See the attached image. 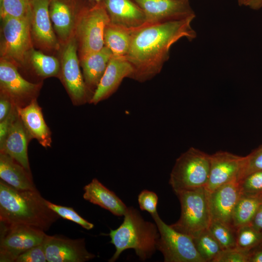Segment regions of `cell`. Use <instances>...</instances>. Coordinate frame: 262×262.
I'll list each match as a JSON object with an SVG mask.
<instances>
[{"label": "cell", "instance_id": "d6986e66", "mask_svg": "<svg viewBox=\"0 0 262 262\" xmlns=\"http://www.w3.org/2000/svg\"><path fill=\"white\" fill-rule=\"evenodd\" d=\"M102 2L113 24L134 30L146 24L144 11L132 0H102Z\"/></svg>", "mask_w": 262, "mask_h": 262}, {"label": "cell", "instance_id": "ab89813d", "mask_svg": "<svg viewBox=\"0 0 262 262\" xmlns=\"http://www.w3.org/2000/svg\"><path fill=\"white\" fill-rule=\"evenodd\" d=\"M250 225L262 233V203L258 209Z\"/></svg>", "mask_w": 262, "mask_h": 262}, {"label": "cell", "instance_id": "7a4b0ae2", "mask_svg": "<svg viewBox=\"0 0 262 262\" xmlns=\"http://www.w3.org/2000/svg\"><path fill=\"white\" fill-rule=\"evenodd\" d=\"M59 217L37 189L18 190L0 180L1 223L24 225L45 231Z\"/></svg>", "mask_w": 262, "mask_h": 262}, {"label": "cell", "instance_id": "b9f144b4", "mask_svg": "<svg viewBox=\"0 0 262 262\" xmlns=\"http://www.w3.org/2000/svg\"><path fill=\"white\" fill-rule=\"evenodd\" d=\"M249 262H262V249L251 253Z\"/></svg>", "mask_w": 262, "mask_h": 262}, {"label": "cell", "instance_id": "cb8c5ba5", "mask_svg": "<svg viewBox=\"0 0 262 262\" xmlns=\"http://www.w3.org/2000/svg\"><path fill=\"white\" fill-rule=\"evenodd\" d=\"M0 178L14 188L21 190L37 189L31 173L7 154L0 153Z\"/></svg>", "mask_w": 262, "mask_h": 262}, {"label": "cell", "instance_id": "1f68e13d", "mask_svg": "<svg viewBox=\"0 0 262 262\" xmlns=\"http://www.w3.org/2000/svg\"><path fill=\"white\" fill-rule=\"evenodd\" d=\"M46 203L48 206L60 217L77 223L87 230L94 228L93 224L81 216L72 208L55 204L47 200Z\"/></svg>", "mask_w": 262, "mask_h": 262}, {"label": "cell", "instance_id": "52a82bcc", "mask_svg": "<svg viewBox=\"0 0 262 262\" xmlns=\"http://www.w3.org/2000/svg\"><path fill=\"white\" fill-rule=\"evenodd\" d=\"M1 19L0 58L17 66L24 67L33 49L30 15L22 18L7 16Z\"/></svg>", "mask_w": 262, "mask_h": 262}, {"label": "cell", "instance_id": "4dcf8cb0", "mask_svg": "<svg viewBox=\"0 0 262 262\" xmlns=\"http://www.w3.org/2000/svg\"><path fill=\"white\" fill-rule=\"evenodd\" d=\"M31 0H0V18H22L30 15Z\"/></svg>", "mask_w": 262, "mask_h": 262}, {"label": "cell", "instance_id": "484cf974", "mask_svg": "<svg viewBox=\"0 0 262 262\" xmlns=\"http://www.w3.org/2000/svg\"><path fill=\"white\" fill-rule=\"evenodd\" d=\"M262 203V195L241 193L233 213V227L236 229L240 227L250 225Z\"/></svg>", "mask_w": 262, "mask_h": 262}, {"label": "cell", "instance_id": "9c48e42d", "mask_svg": "<svg viewBox=\"0 0 262 262\" xmlns=\"http://www.w3.org/2000/svg\"><path fill=\"white\" fill-rule=\"evenodd\" d=\"M62 46L60 74L64 85L74 104L89 102L91 97L80 70L78 44L75 35Z\"/></svg>", "mask_w": 262, "mask_h": 262}, {"label": "cell", "instance_id": "ba28073f", "mask_svg": "<svg viewBox=\"0 0 262 262\" xmlns=\"http://www.w3.org/2000/svg\"><path fill=\"white\" fill-rule=\"evenodd\" d=\"M151 216L160 234L157 249L163 255L164 262H205L197 252L192 237L166 224L158 213Z\"/></svg>", "mask_w": 262, "mask_h": 262}, {"label": "cell", "instance_id": "f546056e", "mask_svg": "<svg viewBox=\"0 0 262 262\" xmlns=\"http://www.w3.org/2000/svg\"><path fill=\"white\" fill-rule=\"evenodd\" d=\"M236 247L244 250H250L262 242V233L250 224L236 229Z\"/></svg>", "mask_w": 262, "mask_h": 262}, {"label": "cell", "instance_id": "5bb4252c", "mask_svg": "<svg viewBox=\"0 0 262 262\" xmlns=\"http://www.w3.org/2000/svg\"><path fill=\"white\" fill-rule=\"evenodd\" d=\"M144 11L146 24L196 17L189 0H132Z\"/></svg>", "mask_w": 262, "mask_h": 262}, {"label": "cell", "instance_id": "4316f807", "mask_svg": "<svg viewBox=\"0 0 262 262\" xmlns=\"http://www.w3.org/2000/svg\"><path fill=\"white\" fill-rule=\"evenodd\" d=\"M28 62L40 77L48 78L57 76L60 74L61 64L58 59L33 48L28 55Z\"/></svg>", "mask_w": 262, "mask_h": 262}, {"label": "cell", "instance_id": "8fae6325", "mask_svg": "<svg viewBox=\"0 0 262 262\" xmlns=\"http://www.w3.org/2000/svg\"><path fill=\"white\" fill-rule=\"evenodd\" d=\"M0 86L1 94L9 98L15 105L24 106V103L36 98L41 84L28 82L20 75L16 65L0 58Z\"/></svg>", "mask_w": 262, "mask_h": 262}, {"label": "cell", "instance_id": "7c38bea8", "mask_svg": "<svg viewBox=\"0 0 262 262\" xmlns=\"http://www.w3.org/2000/svg\"><path fill=\"white\" fill-rule=\"evenodd\" d=\"M50 0H31L30 25L33 42L44 50H58L61 44L49 14Z\"/></svg>", "mask_w": 262, "mask_h": 262}, {"label": "cell", "instance_id": "d4e9b609", "mask_svg": "<svg viewBox=\"0 0 262 262\" xmlns=\"http://www.w3.org/2000/svg\"><path fill=\"white\" fill-rule=\"evenodd\" d=\"M134 30L110 22L104 31L105 46L111 50L114 56H126L130 49Z\"/></svg>", "mask_w": 262, "mask_h": 262}, {"label": "cell", "instance_id": "ffe728a7", "mask_svg": "<svg viewBox=\"0 0 262 262\" xmlns=\"http://www.w3.org/2000/svg\"><path fill=\"white\" fill-rule=\"evenodd\" d=\"M16 110L31 139H36L43 147H50L51 132L36 98L24 106H16Z\"/></svg>", "mask_w": 262, "mask_h": 262}, {"label": "cell", "instance_id": "277c9868", "mask_svg": "<svg viewBox=\"0 0 262 262\" xmlns=\"http://www.w3.org/2000/svg\"><path fill=\"white\" fill-rule=\"evenodd\" d=\"M109 23L108 14L102 1L79 8L74 33L79 59L105 46L104 31Z\"/></svg>", "mask_w": 262, "mask_h": 262}, {"label": "cell", "instance_id": "5b68a950", "mask_svg": "<svg viewBox=\"0 0 262 262\" xmlns=\"http://www.w3.org/2000/svg\"><path fill=\"white\" fill-rule=\"evenodd\" d=\"M210 169V155L193 147L176 160L169 183L176 194L205 187Z\"/></svg>", "mask_w": 262, "mask_h": 262}, {"label": "cell", "instance_id": "ac0fdd59", "mask_svg": "<svg viewBox=\"0 0 262 262\" xmlns=\"http://www.w3.org/2000/svg\"><path fill=\"white\" fill-rule=\"evenodd\" d=\"M79 10L76 0H49L50 20L62 45L74 35Z\"/></svg>", "mask_w": 262, "mask_h": 262}, {"label": "cell", "instance_id": "f35d334b", "mask_svg": "<svg viewBox=\"0 0 262 262\" xmlns=\"http://www.w3.org/2000/svg\"><path fill=\"white\" fill-rule=\"evenodd\" d=\"M14 103L7 97L0 94V121L3 120L10 113Z\"/></svg>", "mask_w": 262, "mask_h": 262}, {"label": "cell", "instance_id": "3957f363", "mask_svg": "<svg viewBox=\"0 0 262 262\" xmlns=\"http://www.w3.org/2000/svg\"><path fill=\"white\" fill-rule=\"evenodd\" d=\"M109 235L110 243L115 248L110 262L115 261L123 251L128 249H133L142 261L146 260L157 250L160 237L156 223L145 221L132 207L127 208L122 223L116 229H111Z\"/></svg>", "mask_w": 262, "mask_h": 262}, {"label": "cell", "instance_id": "2e32d148", "mask_svg": "<svg viewBox=\"0 0 262 262\" xmlns=\"http://www.w3.org/2000/svg\"><path fill=\"white\" fill-rule=\"evenodd\" d=\"M241 194L239 183L236 180L208 192L212 221L222 222L233 227V213Z\"/></svg>", "mask_w": 262, "mask_h": 262}, {"label": "cell", "instance_id": "d6a6232c", "mask_svg": "<svg viewBox=\"0 0 262 262\" xmlns=\"http://www.w3.org/2000/svg\"><path fill=\"white\" fill-rule=\"evenodd\" d=\"M241 192L249 195H262V170L252 172L239 181Z\"/></svg>", "mask_w": 262, "mask_h": 262}, {"label": "cell", "instance_id": "83f0119b", "mask_svg": "<svg viewBox=\"0 0 262 262\" xmlns=\"http://www.w3.org/2000/svg\"><path fill=\"white\" fill-rule=\"evenodd\" d=\"M193 239L197 252L205 262H213L222 250L208 229Z\"/></svg>", "mask_w": 262, "mask_h": 262}, {"label": "cell", "instance_id": "7402d4cb", "mask_svg": "<svg viewBox=\"0 0 262 262\" xmlns=\"http://www.w3.org/2000/svg\"><path fill=\"white\" fill-rule=\"evenodd\" d=\"M83 197L90 202L110 212L113 214L124 216L127 207L113 191L95 178L84 188Z\"/></svg>", "mask_w": 262, "mask_h": 262}, {"label": "cell", "instance_id": "836d02e7", "mask_svg": "<svg viewBox=\"0 0 262 262\" xmlns=\"http://www.w3.org/2000/svg\"><path fill=\"white\" fill-rule=\"evenodd\" d=\"M258 170H262V145L244 157L238 182L248 174Z\"/></svg>", "mask_w": 262, "mask_h": 262}, {"label": "cell", "instance_id": "d590c367", "mask_svg": "<svg viewBox=\"0 0 262 262\" xmlns=\"http://www.w3.org/2000/svg\"><path fill=\"white\" fill-rule=\"evenodd\" d=\"M138 201L142 211H147L151 215L157 213L158 197L154 192L147 190L142 191L138 195Z\"/></svg>", "mask_w": 262, "mask_h": 262}, {"label": "cell", "instance_id": "60d3db41", "mask_svg": "<svg viewBox=\"0 0 262 262\" xmlns=\"http://www.w3.org/2000/svg\"><path fill=\"white\" fill-rule=\"evenodd\" d=\"M245 6L253 10H259L262 9V0H246Z\"/></svg>", "mask_w": 262, "mask_h": 262}, {"label": "cell", "instance_id": "f1b7e54d", "mask_svg": "<svg viewBox=\"0 0 262 262\" xmlns=\"http://www.w3.org/2000/svg\"><path fill=\"white\" fill-rule=\"evenodd\" d=\"M234 227L218 221H212L208 229L222 250L236 247Z\"/></svg>", "mask_w": 262, "mask_h": 262}, {"label": "cell", "instance_id": "6da1fadb", "mask_svg": "<svg viewBox=\"0 0 262 262\" xmlns=\"http://www.w3.org/2000/svg\"><path fill=\"white\" fill-rule=\"evenodd\" d=\"M195 18L146 23L134 29L125 56L133 68L130 78L143 82L158 74L169 58L173 44L183 38L192 41L196 37L191 25Z\"/></svg>", "mask_w": 262, "mask_h": 262}, {"label": "cell", "instance_id": "e575fe53", "mask_svg": "<svg viewBox=\"0 0 262 262\" xmlns=\"http://www.w3.org/2000/svg\"><path fill=\"white\" fill-rule=\"evenodd\" d=\"M250 250L239 248L222 250L212 262H249Z\"/></svg>", "mask_w": 262, "mask_h": 262}, {"label": "cell", "instance_id": "4fadbf2b", "mask_svg": "<svg viewBox=\"0 0 262 262\" xmlns=\"http://www.w3.org/2000/svg\"><path fill=\"white\" fill-rule=\"evenodd\" d=\"M42 244L48 262H84L96 257L86 249L84 239L46 234Z\"/></svg>", "mask_w": 262, "mask_h": 262}, {"label": "cell", "instance_id": "44dd1931", "mask_svg": "<svg viewBox=\"0 0 262 262\" xmlns=\"http://www.w3.org/2000/svg\"><path fill=\"white\" fill-rule=\"evenodd\" d=\"M30 139L31 138L18 115L3 143L0 145V150L1 153L11 157L31 173L27 153Z\"/></svg>", "mask_w": 262, "mask_h": 262}, {"label": "cell", "instance_id": "7bdbcfd3", "mask_svg": "<svg viewBox=\"0 0 262 262\" xmlns=\"http://www.w3.org/2000/svg\"><path fill=\"white\" fill-rule=\"evenodd\" d=\"M238 4V5L240 6H244L245 2L246 0H236Z\"/></svg>", "mask_w": 262, "mask_h": 262}, {"label": "cell", "instance_id": "8d00e7d4", "mask_svg": "<svg viewBox=\"0 0 262 262\" xmlns=\"http://www.w3.org/2000/svg\"><path fill=\"white\" fill-rule=\"evenodd\" d=\"M47 262L43 244L33 247L19 255L15 262Z\"/></svg>", "mask_w": 262, "mask_h": 262}, {"label": "cell", "instance_id": "30bf717a", "mask_svg": "<svg viewBox=\"0 0 262 262\" xmlns=\"http://www.w3.org/2000/svg\"><path fill=\"white\" fill-rule=\"evenodd\" d=\"M46 235L31 226L0 223V262H15L19 255L42 244Z\"/></svg>", "mask_w": 262, "mask_h": 262}, {"label": "cell", "instance_id": "74e56055", "mask_svg": "<svg viewBox=\"0 0 262 262\" xmlns=\"http://www.w3.org/2000/svg\"><path fill=\"white\" fill-rule=\"evenodd\" d=\"M17 116L16 106L14 105L9 114L0 122V145L3 143L8 131Z\"/></svg>", "mask_w": 262, "mask_h": 262}, {"label": "cell", "instance_id": "8992f818", "mask_svg": "<svg viewBox=\"0 0 262 262\" xmlns=\"http://www.w3.org/2000/svg\"><path fill=\"white\" fill-rule=\"evenodd\" d=\"M180 204L179 219L171 227L192 237L208 229L212 221L205 187L184 191L176 194Z\"/></svg>", "mask_w": 262, "mask_h": 262}, {"label": "cell", "instance_id": "ee69618b", "mask_svg": "<svg viewBox=\"0 0 262 262\" xmlns=\"http://www.w3.org/2000/svg\"><path fill=\"white\" fill-rule=\"evenodd\" d=\"M90 0L94 1L95 3H100V2L102 1V0Z\"/></svg>", "mask_w": 262, "mask_h": 262}, {"label": "cell", "instance_id": "9a60e30c", "mask_svg": "<svg viewBox=\"0 0 262 262\" xmlns=\"http://www.w3.org/2000/svg\"><path fill=\"white\" fill-rule=\"evenodd\" d=\"M244 157L227 151H219L210 155V169L205 188L211 192L232 181H239Z\"/></svg>", "mask_w": 262, "mask_h": 262}, {"label": "cell", "instance_id": "e0dca14e", "mask_svg": "<svg viewBox=\"0 0 262 262\" xmlns=\"http://www.w3.org/2000/svg\"><path fill=\"white\" fill-rule=\"evenodd\" d=\"M133 68L125 56H113L89 102L97 104L113 94L123 79L129 78Z\"/></svg>", "mask_w": 262, "mask_h": 262}, {"label": "cell", "instance_id": "603a6c76", "mask_svg": "<svg viewBox=\"0 0 262 262\" xmlns=\"http://www.w3.org/2000/svg\"><path fill=\"white\" fill-rule=\"evenodd\" d=\"M113 54L104 46L100 50L88 54L80 59L82 75L86 85L94 94Z\"/></svg>", "mask_w": 262, "mask_h": 262}]
</instances>
